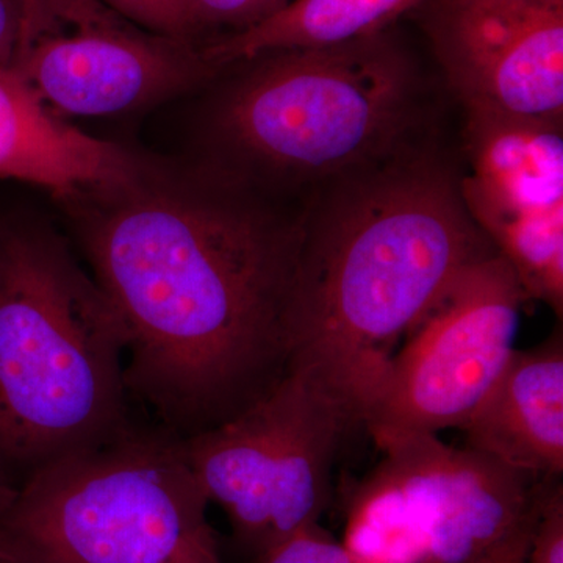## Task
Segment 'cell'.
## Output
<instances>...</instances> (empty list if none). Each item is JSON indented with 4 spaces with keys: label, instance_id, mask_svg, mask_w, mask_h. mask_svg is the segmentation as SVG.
I'll use <instances>...</instances> for the list:
<instances>
[{
    "label": "cell",
    "instance_id": "obj_15",
    "mask_svg": "<svg viewBox=\"0 0 563 563\" xmlns=\"http://www.w3.org/2000/svg\"><path fill=\"white\" fill-rule=\"evenodd\" d=\"M288 2L290 0H185L192 41L199 47L250 31Z\"/></svg>",
    "mask_w": 563,
    "mask_h": 563
},
{
    "label": "cell",
    "instance_id": "obj_6",
    "mask_svg": "<svg viewBox=\"0 0 563 563\" xmlns=\"http://www.w3.org/2000/svg\"><path fill=\"white\" fill-rule=\"evenodd\" d=\"M357 484L343 547L357 563H525L548 487L439 435L385 446Z\"/></svg>",
    "mask_w": 563,
    "mask_h": 563
},
{
    "label": "cell",
    "instance_id": "obj_16",
    "mask_svg": "<svg viewBox=\"0 0 563 563\" xmlns=\"http://www.w3.org/2000/svg\"><path fill=\"white\" fill-rule=\"evenodd\" d=\"M21 2L24 22H22L20 55L43 36L120 18L102 0H21Z\"/></svg>",
    "mask_w": 563,
    "mask_h": 563
},
{
    "label": "cell",
    "instance_id": "obj_7",
    "mask_svg": "<svg viewBox=\"0 0 563 563\" xmlns=\"http://www.w3.org/2000/svg\"><path fill=\"white\" fill-rule=\"evenodd\" d=\"M358 426L354 391L328 366L296 357L257 402L177 443L207 501L257 559L320 521L336 457Z\"/></svg>",
    "mask_w": 563,
    "mask_h": 563
},
{
    "label": "cell",
    "instance_id": "obj_8",
    "mask_svg": "<svg viewBox=\"0 0 563 563\" xmlns=\"http://www.w3.org/2000/svg\"><path fill=\"white\" fill-rule=\"evenodd\" d=\"M526 301L501 255L465 266L363 391L376 446L461 429L514 354Z\"/></svg>",
    "mask_w": 563,
    "mask_h": 563
},
{
    "label": "cell",
    "instance_id": "obj_13",
    "mask_svg": "<svg viewBox=\"0 0 563 563\" xmlns=\"http://www.w3.org/2000/svg\"><path fill=\"white\" fill-rule=\"evenodd\" d=\"M139 155L95 139L52 113L14 69H0V179L49 192L55 201L120 180Z\"/></svg>",
    "mask_w": 563,
    "mask_h": 563
},
{
    "label": "cell",
    "instance_id": "obj_21",
    "mask_svg": "<svg viewBox=\"0 0 563 563\" xmlns=\"http://www.w3.org/2000/svg\"><path fill=\"white\" fill-rule=\"evenodd\" d=\"M0 563H35L16 548L0 539Z\"/></svg>",
    "mask_w": 563,
    "mask_h": 563
},
{
    "label": "cell",
    "instance_id": "obj_9",
    "mask_svg": "<svg viewBox=\"0 0 563 563\" xmlns=\"http://www.w3.org/2000/svg\"><path fill=\"white\" fill-rule=\"evenodd\" d=\"M422 9L463 109L562 121L563 0H432Z\"/></svg>",
    "mask_w": 563,
    "mask_h": 563
},
{
    "label": "cell",
    "instance_id": "obj_2",
    "mask_svg": "<svg viewBox=\"0 0 563 563\" xmlns=\"http://www.w3.org/2000/svg\"><path fill=\"white\" fill-rule=\"evenodd\" d=\"M498 254L461 176L410 141L313 188L292 301L296 357L365 388L470 263Z\"/></svg>",
    "mask_w": 563,
    "mask_h": 563
},
{
    "label": "cell",
    "instance_id": "obj_14",
    "mask_svg": "<svg viewBox=\"0 0 563 563\" xmlns=\"http://www.w3.org/2000/svg\"><path fill=\"white\" fill-rule=\"evenodd\" d=\"M432 0H290L250 31L203 44L218 73L268 52L333 46L387 32L409 11Z\"/></svg>",
    "mask_w": 563,
    "mask_h": 563
},
{
    "label": "cell",
    "instance_id": "obj_19",
    "mask_svg": "<svg viewBox=\"0 0 563 563\" xmlns=\"http://www.w3.org/2000/svg\"><path fill=\"white\" fill-rule=\"evenodd\" d=\"M21 0H0V69H13L22 40Z\"/></svg>",
    "mask_w": 563,
    "mask_h": 563
},
{
    "label": "cell",
    "instance_id": "obj_5",
    "mask_svg": "<svg viewBox=\"0 0 563 563\" xmlns=\"http://www.w3.org/2000/svg\"><path fill=\"white\" fill-rule=\"evenodd\" d=\"M177 437L139 426L41 470L0 514V537L36 563H224Z\"/></svg>",
    "mask_w": 563,
    "mask_h": 563
},
{
    "label": "cell",
    "instance_id": "obj_1",
    "mask_svg": "<svg viewBox=\"0 0 563 563\" xmlns=\"http://www.w3.org/2000/svg\"><path fill=\"white\" fill-rule=\"evenodd\" d=\"M57 202L124 322L125 387L154 426L196 435L290 372L302 210L214 163L143 155Z\"/></svg>",
    "mask_w": 563,
    "mask_h": 563
},
{
    "label": "cell",
    "instance_id": "obj_18",
    "mask_svg": "<svg viewBox=\"0 0 563 563\" xmlns=\"http://www.w3.org/2000/svg\"><path fill=\"white\" fill-rule=\"evenodd\" d=\"M255 563H357L343 547L322 531L320 523L307 526L255 559Z\"/></svg>",
    "mask_w": 563,
    "mask_h": 563
},
{
    "label": "cell",
    "instance_id": "obj_11",
    "mask_svg": "<svg viewBox=\"0 0 563 563\" xmlns=\"http://www.w3.org/2000/svg\"><path fill=\"white\" fill-rule=\"evenodd\" d=\"M463 202L501 257L532 263L563 243L562 121L465 109Z\"/></svg>",
    "mask_w": 563,
    "mask_h": 563
},
{
    "label": "cell",
    "instance_id": "obj_3",
    "mask_svg": "<svg viewBox=\"0 0 563 563\" xmlns=\"http://www.w3.org/2000/svg\"><path fill=\"white\" fill-rule=\"evenodd\" d=\"M128 332L65 233L0 211V465L21 487L41 470L135 428Z\"/></svg>",
    "mask_w": 563,
    "mask_h": 563
},
{
    "label": "cell",
    "instance_id": "obj_20",
    "mask_svg": "<svg viewBox=\"0 0 563 563\" xmlns=\"http://www.w3.org/2000/svg\"><path fill=\"white\" fill-rule=\"evenodd\" d=\"M18 487L9 476H7L5 470L0 465V514L5 512L9 509L10 504L16 498Z\"/></svg>",
    "mask_w": 563,
    "mask_h": 563
},
{
    "label": "cell",
    "instance_id": "obj_10",
    "mask_svg": "<svg viewBox=\"0 0 563 563\" xmlns=\"http://www.w3.org/2000/svg\"><path fill=\"white\" fill-rule=\"evenodd\" d=\"M13 69L65 121L150 109L220 74L196 44L154 35L122 18L43 36Z\"/></svg>",
    "mask_w": 563,
    "mask_h": 563
},
{
    "label": "cell",
    "instance_id": "obj_4",
    "mask_svg": "<svg viewBox=\"0 0 563 563\" xmlns=\"http://www.w3.org/2000/svg\"><path fill=\"white\" fill-rule=\"evenodd\" d=\"M387 32L240 63L211 111L210 162L269 191L317 188L409 141L420 85Z\"/></svg>",
    "mask_w": 563,
    "mask_h": 563
},
{
    "label": "cell",
    "instance_id": "obj_17",
    "mask_svg": "<svg viewBox=\"0 0 563 563\" xmlns=\"http://www.w3.org/2000/svg\"><path fill=\"white\" fill-rule=\"evenodd\" d=\"M102 2L135 27L154 35L196 44L192 41L190 18H188L185 0H102Z\"/></svg>",
    "mask_w": 563,
    "mask_h": 563
},
{
    "label": "cell",
    "instance_id": "obj_12",
    "mask_svg": "<svg viewBox=\"0 0 563 563\" xmlns=\"http://www.w3.org/2000/svg\"><path fill=\"white\" fill-rule=\"evenodd\" d=\"M465 446L528 476L563 473V335L510 355L462 424Z\"/></svg>",
    "mask_w": 563,
    "mask_h": 563
}]
</instances>
